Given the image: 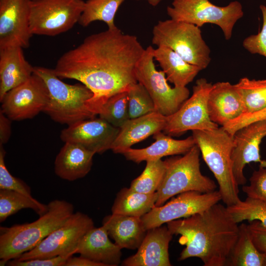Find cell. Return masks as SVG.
I'll use <instances>...</instances> for the list:
<instances>
[{"mask_svg": "<svg viewBox=\"0 0 266 266\" xmlns=\"http://www.w3.org/2000/svg\"><path fill=\"white\" fill-rule=\"evenodd\" d=\"M125 0H87L78 21L79 24L87 27L96 21L106 23L108 29L117 28L114 23L115 15Z\"/></svg>", "mask_w": 266, "mask_h": 266, "instance_id": "29", "label": "cell"}, {"mask_svg": "<svg viewBox=\"0 0 266 266\" xmlns=\"http://www.w3.org/2000/svg\"><path fill=\"white\" fill-rule=\"evenodd\" d=\"M249 185H243L242 191L247 197L266 202V164L260 165L249 179Z\"/></svg>", "mask_w": 266, "mask_h": 266, "instance_id": "37", "label": "cell"}, {"mask_svg": "<svg viewBox=\"0 0 266 266\" xmlns=\"http://www.w3.org/2000/svg\"><path fill=\"white\" fill-rule=\"evenodd\" d=\"M266 136V120L249 124L233 135L234 146L232 153L233 169L238 185H244L247 181L244 174L245 166L251 162L263 163L261 159L260 146Z\"/></svg>", "mask_w": 266, "mask_h": 266, "instance_id": "17", "label": "cell"}, {"mask_svg": "<svg viewBox=\"0 0 266 266\" xmlns=\"http://www.w3.org/2000/svg\"><path fill=\"white\" fill-rule=\"evenodd\" d=\"M146 0L151 5L153 6H156L158 5L163 0Z\"/></svg>", "mask_w": 266, "mask_h": 266, "instance_id": "44", "label": "cell"}, {"mask_svg": "<svg viewBox=\"0 0 266 266\" xmlns=\"http://www.w3.org/2000/svg\"><path fill=\"white\" fill-rule=\"evenodd\" d=\"M31 3V0H0V49L30 46Z\"/></svg>", "mask_w": 266, "mask_h": 266, "instance_id": "15", "label": "cell"}, {"mask_svg": "<svg viewBox=\"0 0 266 266\" xmlns=\"http://www.w3.org/2000/svg\"><path fill=\"white\" fill-rule=\"evenodd\" d=\"M95 154L80 145L65 142L56 157L55 173L69 181L82 178L90 172Z\"/></svg>", "mask_w": 266, "mask_h": 266, "instance_id": "24", "label": "cell"}, {"mask_svg": "<svg viewBox=\"0 0 266 266\" xmlns=\"http://www.w3.org/2000/svg\"><path fill=\"white\" fill-rule=\"evenodd\" d=\"M102 226L121 249H138L147 231L141 217L112 213L104 217Z\"/></svg>", "mask_w": 266, "mask_h": 266, "instance_id": "25", "label": "cell"}, {"mask_svg": "<svg viewBox=\"0 0 266 266\" xmlns=\"http://www.w3.org/2000/svg\"><path fill=\"white\" fill-rule=\"evenodd\" d=\"M48 100L49 93L44 81L33 73L5 94L0 101V109L11 120L31 119L43 112Z\"/></svg>", "mask_w": 266, "mask_h": 266, "instance_id": "14", "label": "cell"}, {"mask_svg": "<svg viewBox=\"0 0 266 266\" xmlns=\"http://www.w3.org/2000/svg\"><path fill=\"white\" fill-rule=\"evenodd\" d=\"M227 208L234 221L239 223L244 221L257 220L266 228V202L249 197L240 200Z\"/></svg>", "mask_w": 266, "mask_h": 266, "instance_id": "33", "label": "cell"}, {"mask_svg": "<svg viewBox=\"0 0 266 266\" xmlns=\"http://www.w3.org/2000/svg\"><path fill=\"white\" fill-rule=\"evenodd\" d=\"M47 205V211L33 222L0 227V266L34 248L74 213L73 205L65 200H54Z\"/></svg>", "mask_w": 266, "mask_h": 266, "instance_id": "3", "label": "cell"}, {"mask_svg": "<svg viewBox=\"0 0 266 266\" xmlns=\"http://www.w3.org/2000/svg\"><path fill=\"white\" fill-rule=\"evenodd\" d=\"M260 8L263 17L262 29L257 34L245 38L242 45L250 53L258 54L266 57V5H261Z\"/></svg>", "mask_w": 266, "mask_h": 266, "instance_id": "38", "label": "cell"}, {"mask_svg": "<svg viewBox=\"0 0 266 266\" xmlns=\"http://www.w3.org/2000/svg\"><path fill=\"white\" fill-rule=\"evenodd\" d=\"M236 86L244 102V113H253L266 107V79L243 77Z\"/></svg>", "mask_w": 266, "mask_h": 266, "instance_id": "31", "label": "cell"}, {"mask_svg": "<svg viewBox=\"0 0 266 266\" xmlns=\"http://www.w3.org/2000/svg\"><path fill=\"white\" fill-rule=\"evenodd\" d=\"M178 242L185 246L179 261L196 257L204 266H226L237 240L239 226L228 210L218 202L189 217L166 223Z\"/></svg>", "mask_w": 266, "mask_h": 266, "instance_id": "2", "label": "cell"}, {"mask_svg": "<svg viewBox=\"0 0 266 266\" xmlns=\"http://www.w3.org/2000/svg\"><path fill=\"white\" fill-rule=\"evenodd\" d=\"M154 59L159 63L167 81L176 87H185L202 69L184 60L172 49L159 46L154 48Z\"/></svg>", "mask_w": 266, "mask_h": 266, "instance_id": "26", "label": "cell"}, {"mask_svg": "<svg viewBox=\"0 0 266 266\" xmlns=\"http://www.w3.org/2000/svg\"><path fill=\"white\" fill-rule=\"evenodd\" d=\"M157 199V192L144 194L124 188L116 195L112 213L141 217L155 206Z\"/></svg>", "mask_w": 266, "mask_h": 266, "instance_id": "27", "label": "cell"}, {"mask_svg": "<svg viewBox=\"0 0 266 266\" xmlns=\"http://www.w3.org/2000/svg\"><path fill=\"white\" fill-rule=\"evenodd\" d=\"M127 92L130 119L155 111L153 100L141 84L139 82L133 84Z\"/></svg>", "mask_w": 266, "mask_h": 266, "instance_id": "35", "label": "cell"}, {"mask_svg": "<svg viewBox=\"0 0 266 266\" xmlns=\"http://www.w3.org/2000/svg\"><path fill=\"white\" fill-rule=\"evenodd\" d=\"M5 154L3 145H0V189L15 191L32 198L30 187L8 170L4 162Z\"/></svg>", "mask_w": 266, "mask_h": 266, "instance_id": "36", "label": "cell"}, {"mask_svg": "<svg viewBox=\"0 0 266 266\" xmlns=\"http://www.w3.org/2000/svg\"><path fill=\"white\" fill-rule=\"evenodd\" d=\"M106 229L102 225L89 230L79 241L76 254L103 266H116L121 262V248L112 242Z\"/></svg>", "mask_w": 266, "mask_h": 266, "instance_id": "21", "label": "cell"}, {"mask_svg": "<svg viewBox=\"0 0 266 266\" xmlns=\"http://www.w3.org/2000/svg\"><path fill=\"white\" fill-rule=\"evenodd\" d=\"M68 258L59 256L50 258L34 259L25 261L15 259L9 261L7 264L11 266H65Z\"/></svg>", "mask_w": 266, "mask_h": 266, "instance_id": "40", "label": "cell"}, {"mask_svg": "<svg viewBox=\"0 0 266 266\" xmlns=\"http://www.w3.org/2000/svg\"><path fill=\"white\" fill-rule=\"evenodd\" d=\"M83 0H31L30 28L32 34L55 36L78 23Z\"/></svg>", "mask_w": 266, "mask_h": 266, "instance_id": "10", "label": "cell"}, {"mask_svg": "<svg viewBox=\"0 0 266 266\" xmlns=\"http://www.w3.org/2000/svg\"><path fill=\"white\" fill-rule=\"evenodd\" d=\"M26 208L32 209L40 216L47 211L48 205L18 192L0 189V222H3L19 210Z\"/></svg>", "mask_w": 266, "mask_h": 266, "instance_id": "30", "label": "cell"}, {"mask_svg": "<svg viewBox=\"0 0 266 266\" xmlns=\"http://www.w3.org/2000/svg\"><path fill=\"white\" fill-rule=\"evenodd\" d=\"M266 120V107L253 113H244L238 118L228 122L222 127L233 135L242 127L251 123Z\"/></svg>", "mask_w": 266, "mask_h": 266, "instance_id": "39", "label": "cell"}, {"mask_svg": "<svg viewBox=\"0 0 266 266\" xmlns=\"http://www.w3.org/2000/svg\"><path fill=\"white\" fill-rule=\"evenodd\" d=\"M119 128L101 118L94 117L71 124L61 131L60 138L65 142L80 145L95 154L111 149Z\"/></svg>", "mask_w": 266, "mask_h": 266, "instance_id": "16", "label": "cell"}, {"mask_svg": "<svg viewBox=\"0 0 266 266\" xmlns=\"http://www.w3.org/2000/svg\"><path fill=\"white\" fill-rule=\"evenodd\" d=\"M155 141L150 146L141 149L130 148L122 154L128 160L136 163L142 161L161 159L167 156L185 154L196 144L193 136L184 139H175L161 132L153 135Z\"/></svg>", "mask_w": 266, "mask_h": 266, "instance_id": "23", "label": "cell"}, {"mask_svg": "<svg viewBox=\"0 0 266 266\" xmlns=\"http://www.w3.org/2000/svg\"><path fill=\"white\" fill-rule=\"evenodd\" d=\"M173 234L167 226H160L147 231L137 252L125 259L124 266H170L169 244Z\"/></svg>", "mask_w": 266, "mask_h": 266, "instance_id": "18", "label": "cell"}, {"mask_svg": "<svg viewBox=\"0 0 266 266\" xmlns=\"http://www.w3.org/2000/svg\"><path fill=\"white\" fill-rule=\"evenodd\" d=\"M33 73L43 79L47 87L49 100L43 112L55 122L69 126L96 117L87 107L93 94L85 85L66 84L51 68L34 66Z\"/></svg>", "mask_w": 266, "mask_h": 266, "instance_id": "5", "label": "cell"}, {"mask_svg": "<svg viewBox=\"0 0 266 266\" xmlns=\"http://www.w3.org/2000/svg\"><path fill=\"white\" fill-rule=\"evenodd\" d=\"M23 49L19 46L0 49V101L33 73L34 66L26 60Z\"/></svg>", "mask_w": 266, "mask_h": 266, "instance_id": "22", "label": "cell"}, {"mask_svg": "<svg viewBox=\"0 0 266 266\" xmlns=\"http://www.w3.org/2000/svg\"><path fill=\"white\" fill-rule=\"evenodd\" d=\"M207 109L211 121L221 127L244 114V102L236 84L229 82L213 84L208 97Z\"/></svg>", "mask_w": 266, "mask_h": 266, "instance_id": "19", "label": "cell"}, {"mask_svg": "<svg viewBox=\"0 0 266 266\" xmlns=\"http://www.w3.org/2000/svg\"><path fill=\"white\" fill-rule=\"evenodd\" d=\"M11 120L0 110V145L6 143L11 133Z\"/></svg>", "mask_w": 266, "mask_h": 266, "instance_id": "42", "label": "cell"}, {"mask_svg": "<svg viewBox=\"0 0 266 266\" xmlns=\"http://www.w3.org/2000/svg\"><path fill=\"white\" fill-rule=\"evenodd\" d=\"M154 48L149 46L144 52L135 68L137 82L146 89L153 100L155 111L168 116L175 113L189 98L186 87L172 88L167 83L165 73L155 67L153 54Z\"/></svg>", "mask_w": 266, "mask_h": 266, "instance_id": "9", "label": "cell"}, {"mask_svg": "<svg viewBox=\"0 0 266 266\" xmlns=\"http://www.w3.org/2000/svg\"><path fill=\"white\" fill-rule=\"evenodd\" d=\"M165 171L164 161L159 159L147 161L144 169L132 181L130 188L144 194L155 193L161 184Z\"/></svg>", "mask_w": 266, "mask_h": 266, "instance_id": "32", "label": "cell"}, {"mask_svg": "<svg viewBox=\"0 0 266 266\" xmlns=\"http://www.w3.org/2000/svg\"><path fill=\"white\" fill-rule=\"evenodd\" d=\"M226 266H266V253L260 251L254 244L248 225L239 226L238 237Z\"/></svg>", "mask_w": 266, "mask_h": 266, "instance_id": "28", "label": "cell"}, {"mask_svg": "<svg viewBox=\"0 0 266 266\" xmlns=\"http://www.w3.org/2000/svg\"><path fill=\"white\" fill-rule=\"evenodd\" d=\"M200 150L196 144L183 156L164 161L165 171L161 184L156 192L155 206H160L169 199L189 191L201 193L216 190L217 185L200 169Z\"/></svg>", "mask_w": 266, "mask_h": 266, "instance_id": "6", "label": "cell"}, {"mask_svg": "<svg viewBox=\"0 0 266 266\" xmlns=\"http://www.w3.org/2000/svg\"><path fill=\"white\" fill-rule=\"evenodd\" d=\"M93 228L94 221L90 217L81 212H74L34 248L14 259L25 261L59 256L69 258L76 254L82 237Z\"/></svg>", "mask_w": 266, "mask_h": 266, "instance_id": "11", "label": "cell"}, {"mask_svg": "<svg viewBox=\"0 0 266 266\" xmlns=\"http://www.w3.org/2000/svg\"><path fill=\"white\" fill-rule=\"evenodd\" d=\"M152 42L175 52L188 63L206 68L210 61V50L203 40L200 27L172 19L160 21L152 31Z\"/></svg>", "mask_w": 266, "mask_h": 266, "instance_id": "7", "label": "cell"}, {"mask_svg": "<svg viewBox=\"0 0 266 266\" xmlns=\"http://www.w3.org/2000/svg\"><path fill=\"white\" fill-rule=\"evenodd\" d=\"M166 122V116L157 111L130 119L119 128L111 150L122 154L134 144L163 131Z\"/></svg>", "mask_w": 266, "mask_h": 266, "instance_id": "20", "label": "cell"}, {"mask_svg": "<svg viewBox=\"0 0 266 266\" xmlns=\"http://www.w3.org/2000/svg\"><path fill=\"white\" fill-rule=\"evenodd\" d=\"M144 50L135 36L108 29L65 53L53 70L60 79L76 80L92 91L86 105L97 115L110 97L137 82L135 68Z\"/></svg>", "mask_w": 266, "mask_h": 266, "instance_id": "1", "label": "cell"}, {"mask_svg": "<svg viewBox=\"0 0 266 266\" xmlns=\"http://www.w3.org/2000/svg\"><path fill=\"white\" fill-rule=\"evenodd\" d=\"M166 12L171 19L199 27L207 23L216 25L221 28L226 40L232 37L235 23L244 15L241 3L236 0L220 6L209 0H173Z\"/></svg>", "mask_w": 266, "mask_h": 266, "instance_id": "8", "label": "cell"}, {"mask_svg": "<svg viewBox=\"0 0 266 266\" xmlns=\"http://www.w3.org/2000/svg\"><path fill=\"white\" fill-rule=\"evenodd\" d=\"M99 115L113 126L120 128L130 119L128 92H120L110 97L102 106Z\"/></svg>", "mask_w": 266, "mask_h": 266, "instance_id": "34", "label": "cell"}, {"mask_svg": "<svg viewBox=\"0 0 266 266\" xmlns=\"http://www.w3.org/2000/svg\"><path fill=\"white\" fill-rule=\"evenodd\" d=\"M65 266H103L101 264L93 261L85 257H69L65 265Z\"/></svg>", "mask_w": 266, "mask_h": 266, "instance_id": "43", "label": "cell"}, {"mask_svg": "<svg viewBox=\"0 0 266 266\" xmlns=\"http://www.w3.org/2000/svg\"><path fill=\"white\" fill-rule=\"evenodd\" d=\"M220 200L221 196L218 190L207 193L184 192L172 197L166 204L155 206L141 219L148 230L202 212Z\"/></svg>", "mask_w": 266, "mask_h": 266, "instance_id": "13", "label": "cell"}, {"mask_svg": "<svg viewBox=\"0 0 266 266\" xmlns=\"http://www.w3.org/2000/svg\"><path fill=\"white\" fill-rule=\"evenodd\" d=\"M192 132L204 161L217 181L221 200L227 206L237 203L241 200L233 169V135L222 127Z\"/></svg>", "mask_w": 266, "mask_h": 266, "instance_id": "4", "label": "cell"}, {"mask_svg": "<svg viewBox=\"0 0 266 266\" xmlns=\"http://www.w3.org/2000/svg\"><path fill=\"white\" fill-rule=\"evenodd\" d=\"M248 228L252 241L261 252L266 253V228L259 221L249 222Z\"/></svg>", "mask_w": 266, "mask_h": 266, "instance_id": "41", "label": "cell"}, {"mask_svg": "<svg viewBox=\"0 0 266 266\" xmlns=\"http://www.w3.org/2000/svg\"><path fill=\"white\" fill-rule=\"evenodd\" d=\"M212 85L203 78L197 80L192 96L175 113L166 116L163 132L175 136L188 131L211 130L218 128L210 119L207 109L208 97Z\"/></svg>", "mask_w": 266, "mask_h": 266, "instance_id": "12", "label": "cell"}]
</instances>
